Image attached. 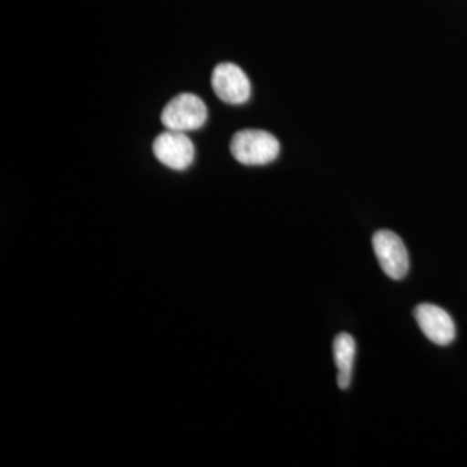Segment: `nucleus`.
<instances>
[{
    "mask_svg": "<svg viewBox=\"0 0 467 467\" xmlns=\"http://www.w3.org/2000/svg\"><path fill=\"white\" fill-rule=\"evenodd\" d=\"M234 158L248 167H262L277 160L281 152L279 140L265 130H241L231 142Z\"/></svg>",
    "mask_w": 467,
    "mask_h": 467,
    "instance_id": "f257e3e1",
    "label": "nucleus"
},
{
    "mask_svg": "<svg viewBox=\"0 0 467 467\" xmlns=\"http://www.w3.org/2000/svg\"><path fill=\"white\" fill-rule=\"evenodd\" d=\"M208 118L206 104L194 94H181L168 102L161 113V121L167 130L192 132L198 130Z\"/></svg>",
    "mask_w": 467,
    "mask_h": 467,
    "instance_id": "f03ea898",
    "label": "nucleus"
},
{
    "mask_svg": "<svg viewBox=\"0 0 467 467\" xmlns=\"http://www.w3.org/2000/svg\"><path fill=\"white\" fill-rule=\"evenodd\" d=\"M372 248L384 274L389 279L400 281L409 274V251L405 248L400 235L391 231H378L372 237Z\"/></svg>",
    "mask_w": 467,
    "mask_h": 467,
    "instance_id": "7ed1b4c3",
    "label": "nucleus"
},
{
    "mask_svg": "<svg viewBox=\"0 0 467 467\" xmlns=\"http://www.w3.org/2000/svg\"><path fill=\"white\" fill-rule=\"evenodd\" d=\"M152 152L160 163L171 170H187L194 161V144L185 132L167 130L158 135L152 144Z\"/></svg>",
    "mask_w": 467,
    "mask_h": 467,
    "instance_id": "20e7f679",
    "label": "nucleus"
},
{
    "mask_svg": "<svg viewBox=\"0 0 467 467\" xmlns=\"http://www.w3.org/2000/svg\"><path fill=\"white\" fill-rule=\"evenodd\" d=\"M212 87L217 98L227 104H244L250 99L251 84L246 73L234 65V63H222L213 69L212 75Z\"/></svg>",
    "mask_w": 467,
    "mask_h": 467,
    "instance_id": "39448f33",
    "label": "nucleus"
},
{
    "mask_svg": "<svg viewBox=\"0 0 467 467\" xmlns=\"http://www.w3.org/2000/svg\"><path fill=\"white\" fill-rule=\"evenodd\" d=\"M420 331L433 341L434 345L447 347L455 339V324L453 318L441 308L431 303H420L414 310Z\"/></svg>",
    "mask_w": 467,
    "mask_h": 467,
    "instance_id": "423d86ee",
    "label": "nucleus"
},
{
    "mask_svg": "<svg viewBox=\"0 0 467 467\" xmlns=\"http://www.w3.org/2000/svg\"><path fill=\"white\" fill-rule=\"evenodd\" d=\"M334 362L337 368V386L341 389H348L353 374V362L357 353V343L353 336L348 333H341L336 336L333 345Z\"/></svg>",
    "mask_w": 467,
    "mask_h": 467,
    "instance_id": "0eeeda50",
    "label": "nucleus"
}]
</instances>
